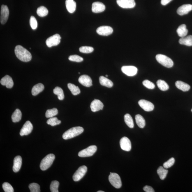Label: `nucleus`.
I'll return each mask as SVG.
<instances>
[{
  "mask_svg": "<svg viewBox=\"0 0 192 192\" xmlns=\"http://www.w3.org/2000/svg\"><path fill=\"white\" fill-rule=\"evenodd\" d=\"M33 130V125L30 121H28L25 123L21 129L20 133L21 136L29 135Z\"/></svg>",
  "mask_w": 192,
  "mask_h": 192,
  "instance_id": "14",
  "label": "nucleus"
},
{
  "mask_svg": "<svg viewBox=\"0 0 192 192\" xmlns=\"http://www.w3.org/2000/svg\"><path fill=\"white\" fill-rule=\"evenodd\" d=\"M180 44L188 46H192V36L188 35L187 36L182 37L179 39V41Z\"/></svg>",
  "mask_w": 192,
  "mask_h": 192,
  "instance_id": "23",
  "label": "nucleus"
},
{
  "mask_svg": "<svg viewBox=\"0 0 192 192\" xmlns=\"http://www.w3.org/2000/svg\"><path fill=\"white\" fill-rule=\"evenodd\" d=\"M58 113V111L57 109L54 108L47 110L46 112L45 116L47 118L52 117L57 115Z\"/></svg>",
  "mask_w": 192,
  "mask_h": 192,
  "instance_id": "36",
  "label": "nucleus"
},
{
  "mask_svg": "<svg viewBox=\"0 0 192 192\" xmlns=\"http://www.w3.org/2000/svg\"><path fill=\"white\" fill-rule=\"evenodd\" d=\"M177 32L178 36L182 38L186 36L188 34V31L186 29L185 25L183 24L179 26L177 29Z\"/></svg>",
  "mask_w": 192,
  "mask_h": 192,
  "instance_id": "27",
  "label": "nucleus"
},
{
  "mask_svg": "<svg viewBox=\"0 0 192 192\" xmlns=\"http://www.w3.org/2000/svg\"><path fill=\"white\" fill-rule=\"evenodd\" d=\"M53 92L54 94L57 95L58 98L59 100H63L64 98V92L62 89L59 87H56L54 89Z\"/></svg>",
  "mask_w": 192,
  "mask_h": 192,
  "instance_id": "34",
  "label": "nucleus"
},
{
  "mask_svg": "<svg viewBox=\"0 0 192 192\" xmlns=\"http://www.w3.org/2000/svg\"><path fill=\"white\" fill-rule=\"evenodd\" d=\"M48 10L44 6L39 7L37 10V13L40 17H44L48 14Z\"/></svg>",
  "mask_w": 192,
  "mask_h": 192,
  "instance_id": "35",
  "label": "nucleus"
},
{
  "mask_svg": "<svg viewBox=\"0 0 192 192\" xmlns=\"http://www.w3.org/2000/svg\"><path fill=\"white\" fill-rule=\"evenodd\" d=\"M105 9V6L103 3L97 1L93 3L92 11L93 13H101L104 11Z\"/></svg>",
  "mask_w": 192,
  "mask_h": 192,
  "instance_id": "19",
  "label": "nucleus"
},
{
  "mask_svg": "<svg viewBox=\"0 0 192 192\" xmlns=\"http://www.w3.org/2000/svg\"><path fill=\"white\" fill-rule=\"evenodd\" d=\"M16 56L20 60L24 62H28L32 59L31 54L29 51L20 45H17L15 49Z\"/></svg>",
  "mask_w": 192,
  "mask_h": 192,
  "instance_id": "1",
  "label": "nucleus"
},
{
  "mask_svg": "<svg viewBox=\"0 0 192 192\" xmlns=\"http://www.w3.org/2000/svg\"><path fill=\"white\" fill-rule=\"evenodd\" d=\"M175 84L178 89L183 91H188L190 88V86L188 84L181 81H177Z\"/></svg>",
  "mask_w": 192,
  "mask_h": 192,
  "instance_id": "26",
  "label": "nucleus"
},
{
  "mask_svg": "<svg viewBox=\"0 0 192 192\" xmlns=\"http://www.w3.org/2000/svg\"><path fill=\"white\" fill-rule=\"evenodd\" d=\"M66 6L67 10L70 13H73L76 8V3L74 0H66Z\"/></svg>",
  "mask_w": 192,
  "mask_h": 192,
  "instance_id": "22",
  "label": "nucleus"
},
{
  "mask_svg": "<svg viewBox=\"0 0 192 192\" xmlns=\"http://www.w3.org/2000/svg\"><path fill=\"white\" fill-rule=\"evenodd\" d=\"M9 10L7 6L2 5L1 6V22L2 24H4L8 20L9 15Z\"/></svg>",
  "mask_w": 192,
  "mask_h": 192,
  "instance_id": "10",
  "label": "nucleus"
},
{
  "mask_svg": "<svg viewBox=\"0 0 192 192\" xmlns=\"http://www.w3.org/2000/svg\"><path fill=\"white\" fill-rule=\"evenodd\" d=\"M123 73L128 76H133L136 75L138 71L137 68L133 66H124L121 68Z\"/></svg>",
  "mask_w": 192,
  "mask_h": 192,
  "instance_id": "11",
  "label": "nucleus"
},
{
  "mask_svg": "<svg viewBox=\"0 0 192 192\" xmlns=\"http://www.w3.org/2000/svg\"><path fill=\"white\" fill-rule=\"evenodd\" d=\"M44 89V86L43 84L40 83L35 85L32 89V94L33 96H36L43 91Z\"/></svg>",
  "mask_w": 192,
  "mask_h": 192,
  "instance_id": "24",
  "label": "nucleus"
},
{
  "mask_svg": "<svg viewBox=\"0 0 192 192\" xmlns=\"http://www.w3.org/2000/svg\"><path fill=\"white\" fill-rule=\"evenodd\" d=\"M69 60L75 62H80L83 61V58L77 55H73L69 56L68 58Z\"/></svg>",
  "mask_w": 192,
  "mask_h": 192,
  "instance_id": "43",
  "label": "nucleus"
},
{
  "mask_svg": "<svg viewBox=\"0 0 192 192\" xmlns=\"http://www.w3.org/2000/svg\"><path fill=\"white\" fill-rule=\"evenodd\" d=\"M22 117V113L21 111L18 109H16L12 116V121L14 122H17L20 121Z\"/></svg>",
  "mask_w": 192,
  "mask_h": 192,
  "instance_id": "28",
  "label": "nucleus"
},
{
  "mask_svg": "<svg viewBox=\"0 0 192 192\" xmlns=\"http://www.w3.org/2000/svg\"><path fill=\"white\" fill-rule=\"evenodd\" d=\"M79 74H80V72H79Z\"/></svg>",
  "mask_w": 192,
  "mask_h": 192,
  "instance_id": "51",
  "label": "nucleus"
},
{
  "mask_svg": "<svg viewBox=\"0 0 192 192\" xmlns=\"http://www.w3.org/2000/svg\"><path fill=\"white\" fill-rule=\"evenodd\" d=\"M22 158L20 156H17L14 158L13 167L14 172H17L20 170L22 165Z\"/></svg>",
  "mask_w": 192,
  "mask_h": 192,
  "instance_id": "21",
  "label": "nucleus"
},
{
  "mask_svg": "<svg viewBox=\"0 0 192 192\" xmlns=\"http://www.w3.org/2000/svg\"><path fill=\"white\" fill-rule=\"evenodd\" d=\"M156 84L158 88L162 91H166L169 88V86L168 84L164 80H158L156 82Z\"/></svg>",
  "mask_w": 192,
  "mask_h": 192,
  "instance_id": "32",
  "label": "nucleus"
},
{
  "mask_svg": "<svg viewBox=\"0 0 192 192\" xmlns=\"http://www.w3.org/2000/svg\"><path fill=\"white\" fill-rule=\"evenodd\" d=\"M99 80L100 83L101 85L108 88H111L113 86V83L112 81L103 76H101L99 77Z\"/></svg>",
  "mask_w": 192,
  "mask_h": 192,
  "instance_id": "25",
  "label": "nucleus"
},
{
  "mask_svg": "<svg viewBox=\"0 0 192 192\" xmlns=\"http://www.w3.org/2000/svg\"><path fill=\"white\" fill-rule=\"evenodd\" d=\"M124 121L127 126L130 128H134V123L133 118L129 114H125L124 117Z\"/></svg>",
  "mask_w": 192,
  "mask_h": 192,
  "instance_id": "33",
  "label": "nucleus"
},
{
  "mask_svg": "<svg viewBox=\"0 0 192 192\" xmlns=\"http://www.w3.org/2000/svg\"><path fill=\"white\" fill-rule=\"evenodd\" d=\"M47 123L49 125L54 126L60 124L61 121L59 120L57 117H52L50 118V119L47 121Z\"/></svg>",
  "mask_w": 192,
  "mask_h": 192,
  "instance_id": "37",
  "label": "nucleus"
},
{
  "mask_svg": "<svg viewBox=\"0 0 192 192\" xmlns=\"http://www.w3.org/2000/svg\"><path fill=\"white\" fill-rule=\"evenodd\" d=\"M143 189L146 192H154V190L151 186L146 185L144 187Z\"/></svg>",
  "mask_w": 192,
  "mask_h": 192,
  "instance_id": "46",
  "label": "nucleus"
},
{
  "mask_svg": "<svg viewBox=\"0 0 192 192\" xmlns=\"http://www.w3.org/2000/svg\"><path fill=\"white\" fill-rule=\"evenodd\" d=\"M96 31L99 35L107 36L112 34L113 32V30L110 26H103L99 27Z\"/></svg>",
  "mask_w": 192,
  "mask_h": 192,
  "instance_id": "13",
  "label": "nucleus"
},
{
  "mask_svg": "<svg viewBox=\"0 0 192 192\" xmlns=\"http://www.w3.org/2000/svg\"><path fill=\"white\" fill-rule=\"evenodd\" d=\"M168 172V170L162 166L159 167L157 170L158 175L162 180H164L166 178Z\"/></svg>",
  "mask_w": 192,
  "mask_h": 192,
  "instance_id": "30",
  "label": "nucleus"
},
{
  "mask_svg": "<svg viewBox=\"0 0 192 192\" xmlns=\"http://www.w3.org/2000/svg\"><path fill=\"white\" fill-rule=\"evenodd\" d=\"M108 77V75H106V77Z\"/></svg>",
  "mask_w": 192,
  "mask_h": 192,
  "instance_id": "49",
  "label": "nucleus"
},
{
  "mask_svg": "<svg viewBox=\"0 0 192 192\" xmlns=\"http://www.w3.org/2000/svg\"><path fill=\"white\" fill-rule=\"evenodd\" d=\"M143 84L148 89H154L155 86L154 84L149 80H145L143 82Z\"/></svg>",
  "mask_w": 192,
  "mask_h": 192,
  "instance_id": "45",
  "label": "nucleus"
},
{
  "mask_svg": "<svg viewBox=\"0 0 192 192\" xmlns=\"http://www.w3.org/2000/svg\"><path fill=\"white\" fill-rule=\"evenodd\" d=\"M172 1V0H161V3L163 6H165V5L168 4Z\"/></svg>",
  "mask_w": 192,
  "mask_h": 192,
  "instance_id": "47",
  "label": "nucleus"
},
{
  "mask_svg": "<svg viewBox=\"0 0 192 192\" xmlns=\"http://www.w3.org/2000/svg\"><path fill=\"white\" fill-rule=\"evenodd\" d=\"M175 160L174 158H172L169 159L168 161L165 162L163 164V167L165 169H168L170 168L174 164Z\"/></svg>",
  "mask_w": 192,
  "mask_h": 192,
  "instance_id": "42",
  "label": "nucleus"
},
{
  "mask_svg": "<svg viewBox=\"0 0 192 192\" xmlns=\"http://www.w3.org/2000/svg\"><path fill=\"white\" fill-rule=\"evenodd\" d=\"M55 158V156L54 154H50L47 155L41 161L40 164L41 170L45 171L50 168L53 163Z\"/></svg>",
  "mask_w": 192,
  "mask_h": 192,
  "instance_id": "3",
  "label": "nucleus"
},
{
  "mask_svg": "<svg viewBox=\"0 0 192 192\" xmlns=\"http://www.w3.org/2000/svg\"><path fill=\"white\" fill-rule=\"evenodd\" d=\"M29 187L31 192H40V185L37 183H31L29 185Z\"/></svg>",
  "mask_w": 192,
  "mask_h": 192,
  "instance_id": "39",
  "label": "nucleus"
},
{
  "mask_svg": "<svg viewBox=\"0 0 192 192\" xmlns=\"http://www.w3.org/2000/svg\"><path fill=\"white\" fill-rule=\"evenodd\" d=\"M117 3L120 7L123 8H133L135 6V0H117Z\"/></svg>",
  "mask_w": 192,
  "mask_h": 192,
  "instance_id": "9",
  "label": "nucleus"
},
{
  "mask_svg": "<svg viewBox=\"0 0 192 192\" xmlns=\"http://www.w3.org/2000/svg\"><path fill=\"white\" fill-rule=\"evenodd\" d=\"M90 107L91 111L93 112H95L102 110L104 105L100 100L94 99L91 102Z\"/></svg>",
  "mask_w": 192,
  "mask_h": 192,
  "instance_id": "18",
  "label": "nucleus"
},
{
  "mask_svg": "<svg viewBox=\"0 0 192 192\" xmlns=\"http://www.w3.org/2000/svg\"><path fill=\"white\" fill-rule=\"evenodd\" d=\"M96 146L92 145L89 146L86 149L82 150L79 152L78 155L80 157H89L92 156L97 150Z\"/></svg>",
  "mask_w": 192,
  "mask_h": 192,
  "instance_id": "6",
  "label": "nucleus"
},
{
  "mask_svg": "<svg viewBox=\"0 0 192 192\" xmlns=\"http://www.w3.org/2000/svg\"><path fill=\"white\" fill-rule=\"evenodd\" d=\"M2 187L5 192H14V190L13 187L9 183L5 182L3 184Z\"/></svg>",
  "mask_w": 192,
  "mask_h": 192,
  "instance_id": "41",
  "label": "nucleus"
},
{
  "mask_svg": "<svg viewBox=\"0 0 192 192\" xmlns=\"http://www.w3.org/2000/svg\"><path fill=\"white\" fill-rule=\"evenodd\" d=\"M191 112H192V109H191Z\"/></svg>",
  "mask_w": 192,
  "mask_h": 192,
  "instance_id": "50",
  "label": "nucleus"
},
{
  "mask_svg": "<svg viewBox=\"0 0 192 192\" xmlns=\"http://www.w3.org/2000/svg\"><path fill=\"white\" fill-rule=\"evenodd\" d=\"M1 83L3 85L6 86L8 88H12L14 85V82L11 77L6 75L1 79Z\"/></svg>",
  "mask_w": 192,
  "mask_h": 192,
  "instance_id": "20",
  "label": "nucleus"
},
{
  "mask_svg": "<svg viewBox=\"0 0 192 192\" xmlns=\"http://www.w3.org/2000/svg\"><path fill=\"white\" fill-rule=\"evenodd\" d=\"M68 89L71 91L72 94L74 96H76V95L80 94V88L78 87L73 84L71 83H68Z\"/></svg>",
  "mask_w": 192,
  "mask_h": 192,
  "instance_id": "31",
  "label": "nucleus"
},
{
  "mask_svg": "<svg viewBox=\"0 0 192 192\" xmlns=\"http://www.w3.org/2000/svg\"><path fill=\"white\" fill-rule=\"evenodd\" d=\"M97 192H104V191H97Z\"/></svg>",
  "mask_w": 192,
  "mask_h": 192,
  "instance_id": "48",
  "label": "nucleus"
},
{
  "mask_svg": "<svg viewBox=\"0 0 192 192\" xmlns=\"http://www.w3.org/2000/svg\"><path fill=\"white\" fill-rule=\"evenodd\" d=\"M59 186V182L56 180L52 181L50 186V188L51 192H58V188Z\"/></svg>",
  "mask_w": 192,
  "mask_h": 192,
  "instance_id": "38",
  "label": "nucleus"
},
{
  "mask_svg": "<svg viewBox=\"0 0 192 192\" xmlns=\"http://www.w3.org/2000/svg\"><path fill=\"white\" fill-rule=\"evenodd\" d=\"M135 121L136 124L140 128H143L145 126L146 122L143 117L140 114H137L135 116Z\"/></svg>",
  "mask_w": 192,
  "mask_h": 192,
  "instance_id": "29",
  "label": "nucleus"
},
{
  "mask_svg": "<svg viewBox=\"0 0 192 192\" xmlns=\"http://www.w3.org/2000/svg\"><path fill=\"white\" fill-rule=\"evenodd\" d=\"M109 180L111 184L116 188H120L122 186L121 178L117 173L110 172L109 177Z\"/></svg>",
  "mask_w": 192,
  "mask_h": 192,
  "instance_id": "5",
  "label": "nucleus"
},
{
  "mask_svg": "<svg viewBox=\"0 0 192 192\" xmlns=\"http://www.w3.org/2000/svg\"><path fill=\"white\" fill-rule=\"evenodd\" d=\"M138 103L140 107L146 112H151L154 110V105L151 102L142 99L140 100Z\"/></svg>",
  "mask_w": 192,
  "mask_h": 192,
  "instance_id": "12",
  "label": "nucleus"
},
{
  "mask_svg": "<svg viewBox=\"0 0 192 192\" xmlns=\"http://www.w3.org/2000/svg\"><path fill=\"white\" fill-rule=\"evenodd\" d=\"M78 81L83 85L89 87L92 85V81L88 75H83L81 76L78 79Z\"/></svg>",
  "mask_w": 192,
  "mask_h": 192,
  "instance_id": "16",
  "label": "nucleus"
},
{
  "mask_svg": "<svg viewBox=\"0 0 192 192\" xmlns=\"http://www.w3.org/2000/svg\"><path fill=\"white\" fill-rule=\"evenodd\" d=\"M192 10V5L186 4L179 7L177 10V13L180 15L187 14Z\"/></svg>",
  "mask_w": 192,
  "mask_h": 192,
  "instance_id": "17",
  "label": "nucleus"
},
{
  "mask_svg": "<svg viewBox=\"0 0 192 192\" xmlns=\"http://www.w3.org/2000/svg\"><path fill=\"white\" fill-rule=\"evenodd\" d=\"M61 38V37L59 34H56L47 38L46 43L49 47L56 46L60 43Z\"/></svg>",
  "mask_w": 192,
  "mask_h": 192,
  "instance_id": "8",
  "label": "nucleus"
},
{
  "mask_svg": "<svg viewBox=\"0 0 192 192\" xmlns=\"http://www.w3.org/2000/svg\"><path fill=\"white\" fill-rule=\"evenodd\" d=\"M87 171V167L85 165H83L79 167L73 176V180L75 181H78L80 180L85 175Z\"/></svg>",
  "mask_w": 192,
  "mask_h": 192,
  "instance_id": "7",
  "label": "nucleus"
},
{
  "mask_svg": "<svg viewBox=\"0 0 192 192\" xmlns=\"http://www.w3.org/2000/svg\"><path fill=\"white\" fill-rule=\"evenodd\" d=\"M121 149L126 151H130L131 149V141L126 137H122L120 142Z\"/></svg>",
  "mask_w": 192,
  "mask_h": 192,
  "instance_id": "15",
  "label": "nucleus"
},
{
  "mask_svg": "<svg viewBox=\"0 0 192 192\" xmlns=\"http://www.w3.org/2000/svg\"><path fill=\"white\" fill-rule=\"evenodd\" d=\"M79 50L80 52L83 53L89 54L94 51V49L91 47L84 46L80 47Z\"/></svg>",
  "mask_w": 192,
  "mask_h": 192,
  "instance_id": "40",
  "label": "nucleus"
},
{
  "mask_svg": "<svg viewBox=\"0 0 192 192\" xmlns=\"http://www.w3.org/2000/svg\"><path fill=\"white\" fill-rule=\"evenodd\" d=\"M156 59L158 62L166 67L171 68L173 66V61L166 56L162 54H158L156 56Z\"/></svg>",
  "mask_w": 192,
  "mask_h": 192,
  "instance_id": "4",
  "label": "nucleus"
},
{
  "mask_svg": "<svg viewBox=\"0 0 192 192\" xmlns=\"http://www.w3.org/2000/svg\"><path fill=\"white\" fill-rule=\"evenodd\" d=\"M30 24L31 27L33 30L36 29L38 26V22L34 17L32 16L30 20Z\"/></svg>",
  "mask_w": 192,
  "mask_h": 192,
  "instance_id": "44",
  "label": "nucleus"
},
{
  "mask_svg": "<svg viewBox=\"0 0 192 192\" xmlns=\"http://www.w3.org/2000/svg\"><path fill=\"white\" fill-rule=\"evenodd\" d=\"M84 130L83 128L81 127L78 126L72 128L63 133L62 135L63 138L64 140H67L74 138L83 133Z\"/></svg>",
  "mask_w": 192,
  "mask_h": 192,
  "instance_id": "2",
  "label": "nucleus"
}]
</instances>
